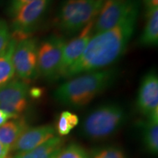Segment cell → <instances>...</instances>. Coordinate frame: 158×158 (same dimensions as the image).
Listing matches in <instances>:
<instances>
[{
	"label": "cell",
	"mask_w": 158,
	"mask_h": 158,
	"mask_svg": "<svg viewBox=\"0 0 158 158\" xmlns=\"http://www.w3.org/2000/svg\"><path fill=\"white\" fill-rule=\"evenodd\" d=\"M139 10L140 7H136L112 29L92 35L81 56L67 70L62 80L103 70L118 61L135 32Z\"/></svg>",
	"instance_id": "1"
},
{
	"label": "cell",
	"mask_w": 158,
	"mask_h": 158,
	"mask_svg": "<svg viewBox=\"0 0 158 158\" xmlns=\"http://www.w3.org/2000/svg\"><path fill=\"white\" fill-rule=\"evenodd\" d=\"M118 76L116 68H106L67 79L54 92L57 102L68 107L81 108L114 84Z\"/></svg>",
	"instance_id": "2"
},
{
	"label": "cell",
	"mask_w": 158,
	"mask_h": 158,
	"mask_svg": "<svg viewBox=\"0 0 158 158\" xmlns=\"http://www.w3.org/2000/svg\"><path fill=\"white\" fill-rule=\"evenodd\" d=\"M105 0H62L53 21L54 28L66 36H75L100 13Z\"/></svg>",
	"instance_id": "3"
},
{
	"label": "cell",
	"mask_w": 158,
	"mask_h": 158,
	"mask_svg": "<svg viewBox=\"0 0 158 158\" xmlns=\"http://www.w3.org/2000/svg\"><path fill=\"white\" fill-rule=\"evenodd\" d=\"M127 118V111L123 106L116 102H108L86 114L81 123V131L84 137L90 140L106 139L121 129Z\"/></svg>",
	"instance_id": "4"
},
{
	"label": "cell",
	"mask_w": 158,
	"mask_h": 158,
	"mask_svg": "<svg viewBox=\"0 0 158 158\" xmlns=\"http://www.w3.org/2000/svg\"><path fill=\"white\" fill-rule=\"evenodd\" d=\"M52 1L35 0L20 7L11 16V38L19 42L30 37L44 20Z\"/></svg>",
	"instance_id": "5"
},
{
	"label": "cell",
	"mask_w": 158,
	"mask_h": 158,
	"mask_svg": "<svg viewBox=\"0 0 158 158\" xmlns=\"http://www.w3.org/2000/svg\"><path fill=\"white\" fill-rule=\"evenodd\" d=\"M64 37L51 35L39 43L37 65L39 74L50 82L59 80L63 50L66 43Z\"/></svg>",
	"instance_id": "6"
},
{
	"label": "cell",
	"mask_w": 158,
	"mask_h": 158,
	"mask_svg": "<svg viewBox=\"0 0 158 158\" xmlns=\"http://www.w3.org/2000/svg\"><path fill=\"white\" fill-rule=\"evenodd\" d=\"M38 40L30 37L16 43L13 54L15 74L23 81L36 78L39 75L37 65Z\"/></svg>",
	"instance_id": "7"
},
{
	"label": "cell",
	"mask_w": 158,
	"mask_h": 158,
	"mask_svg": "<svg viewBox=\"0 0 158 158\" xmlns=\"http://www.w3.org/2000/svg\"><path fill=\"white\" fill-rule=\"evenodd\" d=\"M138 7L140 0H105L94 20L93 34L112 29Z\"/></svg>",
	"instance_id": "8"
},
{
	"label": "cell",
	"mask_w": 158,
	"mask_h": 158,
	"mask_svg": "<svg viewBox=\"0 0 158 158\" xmlns=\"http://www.w3.org/2000/svg\"><path fill=\"white\" fill-rule=\"evenodd\" d=\"M29 92V85L25 81H11L0 88V109L11 118H19L27 107Z\"/></svg>",
	"instance_id": "9"
},
{
	"label": "cell",
	"mask_w": 158,
	"mask_h": 158,
	"mask_svg": "<svg viewBox=\"0 0 158 158\" xmlns=\"http://www.w3.org/2000/svg\"><path fill=\"white\" fill-rule=\"evenodd\" d=\"M138 111L148 119L158 120V76L152 70L142 79L137 96Z\"/></svg>",
	"instance_id": "10"
},
{
	"label": "cell",
	"mask_w": 158,
	"mask_h": 158,
	"mask_svg": "<svg viewBox=\"0 0 158 158\" xmlns=\"http://www.w3.org/2000/svg\"><path fill=\"white\" fill-rule=\"evenodd\" d=\"M94 21H91L80 32L75 35L73 39L65 43L59 70V80L62 79L67 70L81 56L88 43L94 35Z\"/></svg>",
	"instance_id": "11"
},
{
	"label": "cell",
	"mask_w": 158,
	"mask_h": 158,
	"mask_svg": "<svg viewBox=\"0 0 158 158\" xmlns=\"http://www.w3.org/2000/svg\"><path fill=\"white\" fill-rule=\"evenodd\" d=\"M56 136V130L50 124L27 128L20 135L12 150L16 154L27 152Z\"/></svg>",
	"instance_id": "12"
},
{
	"label": "cell",
	"mask_w": 158,
	"mask_h": 158,
	"mask_svg": "<svg viewBox=\"0 0 158 158\" xmlns=\"http://www.w3.org/2000/svg\"><path fill=\"white\" fill-rule=\"evenodd\" d=\"M146 22L138 44L144 48L155 47L158 43V7L146 11Z\"/></svg>",
	"instance_id": "13"
},
{
	"label": "cell",
	"mask_w": 158,
	"mask_h": 158,
	"mask_svg": "<svg viewBox=\"0 0 158 158\" xmlns=\"http://www.w3.org/2000/svg\"><path fill=\"white\" fill-rule=\"evenodd\" d=\"M64 143L62 138L54 136L30 151L16 154L13 158H54L63 148Z\"/></svg>",
	"instance_id": "14"
},
{
	"label": "cell",
	"mask_w": 158,
	"mask_h": 158,
	"mask_svg": "<svg viewBox=\"0 0 158 158\" xmlns=\"http://www.w3.org/2000/svg\"><path fill=\"white\" fill-rule=\"evenodd\" d=\"M28 128L27 122L23 118H16L0 126V142L11 149L18 138Z\"/></svg>",
	"instance_id": "15"
},
{
	"label": "cell",
	"mask_w": 158,
	"mask_h": 158,
	"mask_svg": "<svg viewBox=\"0 0 158 158\" xmlns=\"http://www.w3.org/2000/svg\"><path fill=\"white\" fill-rule=\"evenodd\" d=\"M16 43V40L11 38L7 48L0 55V88L13 81L15 75L13 54Z\"/></svg>",
	"instance_id": "16"
},
{
	"label": "cell",
	"mask_w": 158,
	"mask_h": 158,
	"mask_svg": "<svg viewBox=\"0 0 158 158\" xmlns=\"http://www.w3.org/2000/svg\"><path fill=\"white\" fill-rule=\"evenodd\" d=\"M144 147L149 152L157 154L158 152V120L147 119L141 124Z\"/></svg>",
	"instance_id": "17"
},
{
	"label": "cell",
	"mask_w": 158,
	"mask_h": 158,
	"mask_svg": "<svg viewBox=\"0 0 158 158\" xmlns=\"http://www.w3.org/2000/svg\"><path fill=\"white\" fill-rule=\"evenodd\" d=\"M90 158H126V155L121 148L106 146L94 149Z\"/></svg>",
	"instance_id": "18"
},
{
	"label": "cell",
	"mask_w": 158,
	"mask_h": 158,
	"mask_svg": "<svg viewBox=\"0 0 158 158\" xmlns=\"http://www.w3.org/2000/svg\"><path fill=\"white\" fill-rule=\"evenodd\" d=\"M54 158H90V156L77 143H70L63 147Z\"/></svg>",
	"instance_id": "19"
},
{
	"label": "cell",
	"mask_w": 158,
	"mask_h": 158,
	"mask_svg": "<svg viewBox=\"0 0 158 158\" xmlns=\"http://www.w3.org/2000/svg\"><path fill=\"white\" fill-rule=\"evenodd\" d=\"M10 39L11 35L7 22L0 19V55L7 48Z\"/></svg>",
	"instance_id": "20"
},
{
	"label": "cell",
	"mask_w": 158,
	"mask_h": 158,
	"mask_svg": "<svg viewBox=\"0 0 158 158\" xmlns=\"http://www.w3.org/2000/svg\"><path fill=\"white\" fill-rule=\"evenodd\" d=\"M56 131L60 136H64L68 135L71 131L68 119H67L66 111L62 112L60 115H59L58 122H57Z\"/></svg>",
	"instance_id": "21"
},
{
	"label": "cell",
	"mask_w": 158,
	"mask_h": 158,
	"mask_svg": "<svg viewBox=\"0 0 158 158\" xmlns=\"http://www.w3.org/2000/svg\"><path fill=\"white\" fill-rule=\"evenodd\" d=\"M33 1H35V0H10L8 7V13L10 15L12 16L20 7Z\"/></svg>",
	"instance_id": "22"
},
{
	"label": "cell",
	"mask_w": 158,
	"mask_h": 158,
	"mask_svg": "<svg viewBox=\"0 0 158 158\" xmlns=\"http://www.w3.org/2000/svg\"><path fill=\"white\" fill-rule=\"evenodd\" d=\"M66 115L67 119H68L69 126H70V129H73V128L78 124L79 118L76 114L71 113L70 111H67L66 110Z\"/></svg>",
	"instance_id": "23"
},
{
	"label": "cell",
	"mask_w": 158,
	"mask_h": 158,
	"mask_svg": "<svg viewBox=\"0 0 158 158\" xmlns=\"http://www.w3.org/2000/svg\"><path fill=\"white\" fill-rule=\"evenodd\" d=\"M146 11L158 7V0H142Z\"/></svg>",
	"instance_id": "24"
},
{
	"label": "cell",
	"mask_w": 158,
	"mask_h": 158,
	"mask_svg": "<svg viewBox=\"0 0 158 158\" xmlns=\"http://www.w3.org/2000/svg\"><path fill=\"white\" fill-rule=\"evenodd\" d=\"M9 118H11L10 116L7 113H5V111H3L2 110L0 109V126L6 123Z\"/></svg>",
	"instance_id": "25"
},
{
	"label": "cell",
	"mask_w": 158,
	"mask_h": 158,
	"mask_svg": "<svg viewBox=\"0 0 158 158\" xmlns=\"http://www.w3.org/2000/svg\"><path fill=\"white\" fill-rule=\"evenodd\" d=\"M10 149L0 142V158H7Z\"/></svg>",
	"instance_id": "26"
},
{
	"label": "cell",
	"mask_w": 158,
	"mask_h": 158,
	"mask_svg": "<svg viewBox=\"0 0 158 158\" xmlns=\"http://www.w3.org/2000/svg\"></svg>",
	"instance_id": "27"
}]
</instances>
